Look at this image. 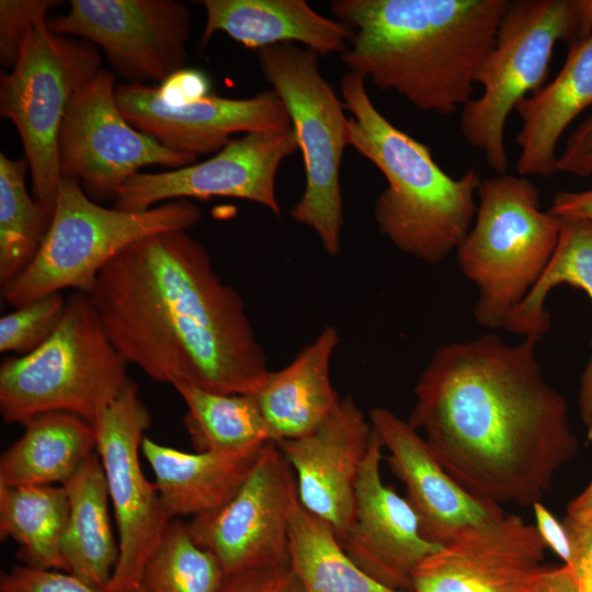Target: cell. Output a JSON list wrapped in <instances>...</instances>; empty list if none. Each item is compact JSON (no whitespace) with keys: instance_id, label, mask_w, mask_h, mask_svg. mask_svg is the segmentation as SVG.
<instances>
[{"instance_id":"1","label":"cell","mask_w":592,"mask_h":592,"mask_svg":"<svg viewBox=\"0 0 592 592\" xmlns=\"http://www.w3.org/2000/svg\"><path fill=\"white\" fill-rule=\"evenodd\" d=\"M539 339L487 333L440 346L421 374L407 422L469 494L533 506L578 453L566 398L544 377Z\"/></svg>"},{"instance_id":"2","label":"cell","mask_w":592,"mask_h":592,"mask_svg":"<svg viewBox=\"0 0 592 592\" xmlns=\"http://www.w3.org/2000/svg\"><path fill=\"white\" fill-rule=\"evenodd\" d=\"M87 294L113 346L152 380L255 395L270 373L241 296L187 230L133 242Z\"/></svg>"},{"instance_id":"3","label":"cell","mask_w":592,"mask_h":592,"mask_svg":"<svg viewBox=\"0 0 592 592\" xmlns=\"http://www.w3.org/2000/svg\"><path fill=\"white\" fill-rule=\"evenodd\" d=\"M510 0H333L353 33L350 71L423 112L451 115L475 92Z\"/></svg>"},{"instance_id":"4","label":"cell","mask_w":592,"mask_h":592,"mask_svg":"<svg viewBox=\"0 0 592 592\" xmlns=\"http://www.w3.org/2000/svg\"><path fill=\"white\" fill-rule=\"evenodd\" d=\"M366 78L348 71L340 91L348 146L369 160L386 178L387 187L374 204L380 232L400 251L439 263L457 249L473 226L479 173L448 175L431 148L392 125L374 105Z\"/></svg>"},{"instance_id":"5","label":"cell","mask_w":592,"mask_h":592,"mask_svg":"<svg viewBox=\"0 0 592 592\" xmlns=\"http://www.w3.org/2000/svg\"><path fill=\"white\" fill-rule=\"evenodd\" d=\"M126 366L90 296L75 291L59 326L42 345L1 363L2 420L24 425L43 413L69 412L94 424L128 382Z\"/></svg>"},{"instance_id":"6","label":"cell","mask_w":592,"mask_h":592,"mask_svg":"<svg viewBox=\"0 0 592 592\" xmlns=\"http://www.w3.org/2000/svg\"><path fill=\"white\" fill-rule=\"evenodd\" d=\"M477 197L474 224L456 249L457 262L478 292L475 320L498 329L549 264L560 219L542 210L538 190L525 177L505 173L481 181Z\"/></svg>"},{"instance_id":"7","label":"cell","mask_w":592,"mask_h":592,"mask_svg":"<svg viewBox=\"0 0 592 592\" xmlns=\"http://www.w3.org/2000/svg\"><path fill=\"white\" fill-rule=\"evenodd\" d=\"M201 217L197 205L186 198L141 212L105 208L78 180L62 177L38 252L2 295L18 308L64 288L88 293L100 271L126 247L156 232L187 230Z\"/></svg>"},{"instance_id":"8","label":"cell","mask_w":592,"mask_h":592,"mask_svg":"<svg viewBox=\"0 0 592 592\" xmlns=\"http://www.w3.org/2000/svg\"><path fill=\"white\" fill-rule=\"evenodd\" d=\"M260 69L285 104L305 166V187L292 218L312 229L325 251L340 252L343 202L340 171L348 146L342 100L319 70V54L293 43L257 50Z\"/></svg>"},{"instance_id":"9","label":"cell","mask_w":592,"mask_h":592,"mask_svg":"<svg viewBox=\"0 0 592 592\" xmlns=\"http://www.w3.org/2000/svg\"><path fill=\"white\" fill-rule=\"evenodd\" d=\"M93 44L53 32L48 22L29 36L12 69L0 76V114L18 129L34 198L50 215L62 179L59 134L73 96L101 70Z\"/></svg>"},{"instance_id":"10","label":"cell","mask_w":592,"mask_h":592,"mask_svg":"<svg viewBox=\"0 0 592 592\" xmlns=\"http://www.w3.org/2000/svg\"><path fill=\"white\" fill-rule=\"evenodd\" d=\"M570 0L510 1L494 41L482 61L476 83L478 99L464 105L460 132L466 141L485 153L493 171L509 168L504 129L510 113L528 92L539 90L547 78L557 42H568Z\"/></svg>"},{"instance_id":"11","label":"cell","mask_w":592,"mask_h":592,"mask_svg":"<svg viewBox=\"0 0 592 592\" xmlns=\"http://www.w3.org/2000/svg\"><path fill=\"white\" fill-rule=\"evenodd\" d=\"M115 75L101 69L72 99L58 143L61 175L82 182L89 197L115 200L147 166L179 169L196 157L173 151L132 126L115 95Z\"/></svg>"},{"instance_id":"12","label":"cell","mask_w":592,"mask_h":592,"mask_svg":"<svg viewBox=\"0 0 592 592\" xmlns=\"http://www.w3.org/2000/svg\"><path fill=\"white\" fill-rule=\"evenodd\" d=\"M151 415L130 378L94 425L110 501L118 531L119 557L107 587L124 592L140 583L143 569L170 522L155 482L143 473L139 451Z\"/></svg>"},{"instance_id":"13","label":"cell","mask_w":592,"mask_h":592,"mask_svg":"<svg viewBox=\"0 0 592 592\" xmlns=\"http://www.w3.org/2000/svg\"><path fill=\"white\" fill-rule=\"evenodd\" d=\"M49 29L100 47L130 82H162L185 68L191 12L175 0H71Z\"/></svg>"},{"instance_id":"14","label":"cell","mask_w":592,"mask_h":592,"mask_svg":"<svg viewBox=\"0 0 592 592\" xmlns=\"http://www.w3.org/2000/svg\"><path fill=\"white\" fill-rule=\"evenodd\" d=\"M298 500L295 475L278 445L267 442L251 471L219 509L194 516L186 528L230 574L288 562V530Z\"/></svg>"},{"instance_id":"15","label":"cell","mask_w":592,"mask_h":592,"mask_svg":"<svg viewBox=\"0 0 592 592\" xmlns=\"http://www.w3.org/2000/svg\"><path fill=\"white\" fill-rule=\"evenodd\" d=\"M297 150L293 127L248 133L203 162L164 172H137L117 191L113 207L141 212L174 200L219 196L251 201L278 216L276 175Z\"/></svg>"},{"instance_id":"16","label":"cell","mask_w":592,"mask_h":592,"mask_svg":"<svg viewBox=\"0 0 592 592\" xmlns=\"http://www.w3.org/2000/svg\"><path fill=\"white\" fill-rule=\"evenodd\" d=\"M547 546L536 526L503 512L469 525L422 559L413 592H528Z\"/></svg>"},{"instance_id":"17","label":"cell","mask_w":592,"mask_h":592,"mask_svg":"<svg viewBox=\"0 0 592 592\" xmlns=\"http://www.w3.org/2000/svg\"><path fill=\"white\" fill-rule=\"evenodd\" d=\"M115 95L132 126L173 151L196 158L218 152L235 134L292 127L287 109L273 90L247 99L209 93L173 105L162 99L158 87L129 82L117 84Z\"/></svg>"},{"instance_id":"18","label":"cell","mask_w":592,"mask_h":592,"mask_svg":"<svg viewBox=\"0 0 592 592\" xmlns=\"http://www.w3.org/2000/svg\"><path fill=\"white\" fill-rule=\"evenodd\" d=\"M374 430L351 396L310 433L277 442L295 475L300 504L328 523L340 543L350 530L355 487Z\"/></svg>"},{"instance_id":"19","label":"cell","mask_w":592,"mask_h":592,"mask_svg":"<svg viewBox=\"0 0 592 592\" xmlns=\"http://www.w3.org/2000/svg\"><path fill=\"white\" fill-rule=\"evenodd\" d=\"M382 442L374 431L355 487L353 520L340 543L348 556L380 583L405 591L414 568L442 545L428 540L407 499L380 477Z\"/></svg>"},{"instance_id":"20","label":"cell","mask_w":592,"mask_h":592,"mask_svg":"<svg viewBox=\"0 0 592 592\" xmlns=\"http://www.w3.org/2000/svg\"><path fill=\"white\" fill-rule=\"evenodd\" d=\"M368 419L388 451L391 471L405 485L406 499L428 540L443 545L463 528L504 512L465 491L407 421L385 408L372 409Z\"/></svg>"},{"instance_id":"21","label":"cell","mask_w":592,"mask_h":592,"mask_svg":"<svg viewBox=\"0 0 592 592\" xmlns=\"http://www.w3.org/2000/svg\"><path fill=\"white\" fill-rule=\"evenodd\" d=\"M205 26L201 46L217 32L252 49L299 43L319 56L343 54L352 31L315 11L305 0H203Z\"/></svg>"},{"instance_id":"22","label":"cell","mask_w":592,"mask_h":592,"mask_svg":"<svg viewBox=\"0 0 592 592\" xmlns=\"http://www.w3.org/2000/svg\"><path fill=\"white\" fill-rule=\"evenodd\" d=\"M569 48L557 76L515 107L522 122L516 135V171L521 177L548 178L558 172L560 137L580 113L592 106V35Z\"/></svg>"},{"instance_id":"23","label":"cell","mask_w":592,"mask_h":592,"mask_svg":"<svg viewBox=\"0 0 592 592\" xmlns=\"http://www.w3.org/2000/svg\"><path fill=\"white\" fill-rule=\"evenodd\" d=\"M340 342L328 326L292 363L270 372L255 395L275 443L304 436L319 426L340 402L330 380L331 355Z\"/></svg>"},{"instance_id":"24","label":"cell","mask_w":592,"mask_h":592,"mask_svg":"<svg viewBox=\"0 0 592 592\" xmlns=\"http://www.w3.org/2000/svg\"><path fill=\"white\" fill-rule=\"evenodd\" d=\"M262 448L247 453H186L147 436L140 445L170 521L179 516L192 519L223 506L242 485Z\"/></svg>"},{"instance_id":"25","label":"cell","mask_w":592,"mask_h":592,"mask_svg":"<svg viewBox=\"0 0 592 592\" xmlns=\"http://www.w3.org/2000/svg\"><path fill=\"white\" fill-rule=\"evenodd\" d=\"M61 486L69 501L61 543L66 571L92 585L107 589L118 561L119 547L112 531L109 489L98 452Z\"/></svg>"},{"instance_id":"26","label":"cell","mask_w":592,"mask_h":592,"mask_svg":"<svg viewBox=\"0 0 592 592\" xmlns=\"http://www.w3.org/2000/svg\"><path fill=\"white\" fill-rule=\"evenodd\" d=\"M0 458V487L62 485L96 451L94 425L69 412L39 414Z\"/></svg>"},{"instance_id":"27","label":"cell","mask_w":592,"mask_h":592,"mask_svg":"<svg viewBox=\"0 0 592 592\" xmlns=\"http://www.w3.org/2000/svg\"><path fill=\"white\" fill-rule=\"evenodd\" d=\"M559 219L560 234L553 258L528 296L505 319L503 329L508 332L540 340L551 326L546 298L559 285L580 288L592 300V221ZM579 412L592 439V353L580 383Z\"/></svg>"},{"instance_id":"28","label":"cell","mask_w":592,"mask_h":592,"mask_svg":"<svg viewBox=\"0 0 592 592\" xmlns=\"http://www.w3.org/2000/svg\"><path fill=\"white\" fill-rule=\"evenodd\" d=\"M69 501L60 486L0 487V536L26 566L66 571L61 543Z\"/></svg>"},{"instance_id":"29","label":"cell","mask_w":592,"mask_h":592,"mask_svg":"<svg viewBox=\"0 0 592 592\" xmlns=\"http://www.w3.org/2000/svg\"><path fill=\"white\" fill-rule=\"evenodd\" d=\"M288 559L305 592H406L362 570L344 551L331 526L299 500L289 522Z\"/></svg>"},{"instance_id":"30","label":"cell","mask_w":592,"mask_h":592,"mask_svg":"<svg viewBox=\"0 0 592 592\" xmlns=\"http://www.w3.org/2000/svg\"><path fill=\"white\" fill-rule=\"evenodd\" d=\"M173 387L187 407L184 424L197 452L247 453L272 441L253 395L212 392L189 383Z\"/></svg>"},{"instance_id":"31","label":"cell","mask_w":592,"mask_h":592,"mask_svg":"<svg viewBox=\"0 0 592 592\" xmlns=\"http://www.w3.org/2000/svg\"><path fill=\"white\" fill-rule=\"evenodd\" d=\"M26 158L0 153V285L4 291L33 261L50 225L26 189Z\"/></svg>"},{"instance_id":"32","label":"cell","mask_w":592,"mask_h":592,"mask_svg":"<svg viewBox=\"0 0 592 592\" xmlns=\"http://www.w3.org/2000/svg\"><path fill=\"white\" fill-rule=\"evenodd\" d=\"M226 578L218 558L198 546L186 524L171 520L143 569L148 592H219Z\"/></svg>"},{"instance_id":"33","label":"cell","mask_w":592,"mask_h":592,"mask_svg":"<svg viewBox=\"0 0 592 592\" xmlns=\"http://www.w3.org/2000/svg\"><path fill=\"white\" fill-rule=\"evenodd\" d=\"M67 299L53 293L32 300L0 319V351L25 355L42 345L59 326Z\"/></svg>"},{"instance_id":"34","label":"cell","mask_w":592,"mask_h":592,"mask_svg":"<svg viewBox=\"0 0 592 592\" xmlns=\"http://www.w3.org/2000/svg\"><path fill=\"white\" fill-rule=\"evenodd\" d=\"M60 3L56 0L0 1V62L2 67L7 70L13 68L34 29L47 23L48 12Z\"/></svg>"},{"instance_id":"35","label":"cell","mask_w":592,"mask_h":592,"mask_svg":"<svg viewBox=\"0 0 592 592\" xmlns=\"http://www.w3.org/2000/svg\"><path fill=\"white\" fill-rule=\"evenodd\" d=\"M0 592H110L57 569L18 565L0 576Z\"/></svg>"},{"instance_id":"36","label":"cell","mask_w":592,"mask_h":592,"mask_svg":"<svg viewBox=\"0 0 592 592\" xmlns=\"http://www.w3.org/2000/svg\"><path fill=\"white\" fill-rule=\"evenodd\" d=\"M219 592H305L288 562L267 563L226 574Z\"/></svg>"},{"instance_id":"37","label":"cell","mask_w":592,"mask_h":592,"mask_svg":"<svg viewBox=\"0 0 592 592\" xmlns=\"http://www.w3.org/2000/svg\"><path fill=\"white\" fill-rule=\"evenodd\" d=\"M571 547L567 566L578 592H592V514L585 517L566 515L562 521Z\"/></svg>"},{"instance_id":"38","label":"cell","mask_w":592,"mask_h":592,"mask_svg":"<svg viewBox=\"0 0 592 592\" xmlns=\"http://www.w3.org/2000/svg\"><path fill=\"white\" fill-rule=\"evenodd\" d=\"M557 169L582 178L592 175V115L567 139L563 150L558 155Z\"/></svg>"},{"instance_id":"39","label":"cell","mask_w":592,"mask_h":592,"mask_svg":"<svg viewBox=\"0 0 592 592\" xmlns=\"http://www.w3.org/2000/svg\"><path fill=\"white\" fill-rule=\"evenodd\" d=\"M162 99L173 105H181L209 94V82L201 71L182 69L158 86Z\"/></svg>"},{"instance_id":"40","label":"cell","mask_w":592,"mask_h":592,"mask_svg":"<svg viewBox=\"0 0 592 592\" xmlns=\"http://www.w3.org/2000/svg\"><path fill=\"white\" fill-rule=\"evenodd\" d=\"M532 508L536 520L535 526L545 545L562 559L563 565L568 566L571 559V547L563 523L559 522L542 502L535 503Z\"/></svg>"},{"instance_id":"41","label":"cell","mask_w":592,"mask_h":592,"mask_svg":"<svg viewBox=\"0 0 592 592\" xmlns=\"http://www.w3.org/2000/svg\"><path fill=\"white\" fill-rule=\"evenodd\" d=\"M548 212L557 218H578L592 221V187L582 192H558Z\"/></svg>"},{"instance_id":"42","label":"cell","mask_w":592,"mask_h":592,"mask_svg":"<svg viewBox=\"0 0 592 592\" xmlns=\"http://www.w3.org/2000/svg\"><path fill=\"white\" fill-rule=\"evenodd\" d=\"M571 27L567 44L574 46L592 35V0H570Z\"/></svg>"},{"instance_id":"43","label":"cell","mask_w":592,"mask_h":592,"mask_svg":"<svg viewBox=\"0 0 592 592\" xmlns=\"http://www.w3.org/2000/svg\"><path fill=\"white\" fill-rule=\"evenodd\" d=\"M528 592H578L570 569L562 565L545 568Z\"/></svg>"},{"instance_id":"44","label":"cell","mask_w":592,"mask_h":592,"mask_svg":"<svg viewBox=\"0 0 592 592\" xmlns=\"http://www.w3.org/2000/svg\"><path fill=\"white\" fill-rule=\"evenodd\" d=\"M592 514V478L588 486L567 506L568 516L585 517Z\"/></svg>"},{"instance_id":"45","label":"cell","mask_w":592,"mask_h":592,"mask_svg":"<svg viewBox=\"0 0 592 592\" xmlns=\"http://www.w3.org/2000/svg\"><path fill=\"white\" fill-rule=\"evenodd\" d=\"M124 592H148V591L141 583H139Z\"/></svg>"}]
</instances>
